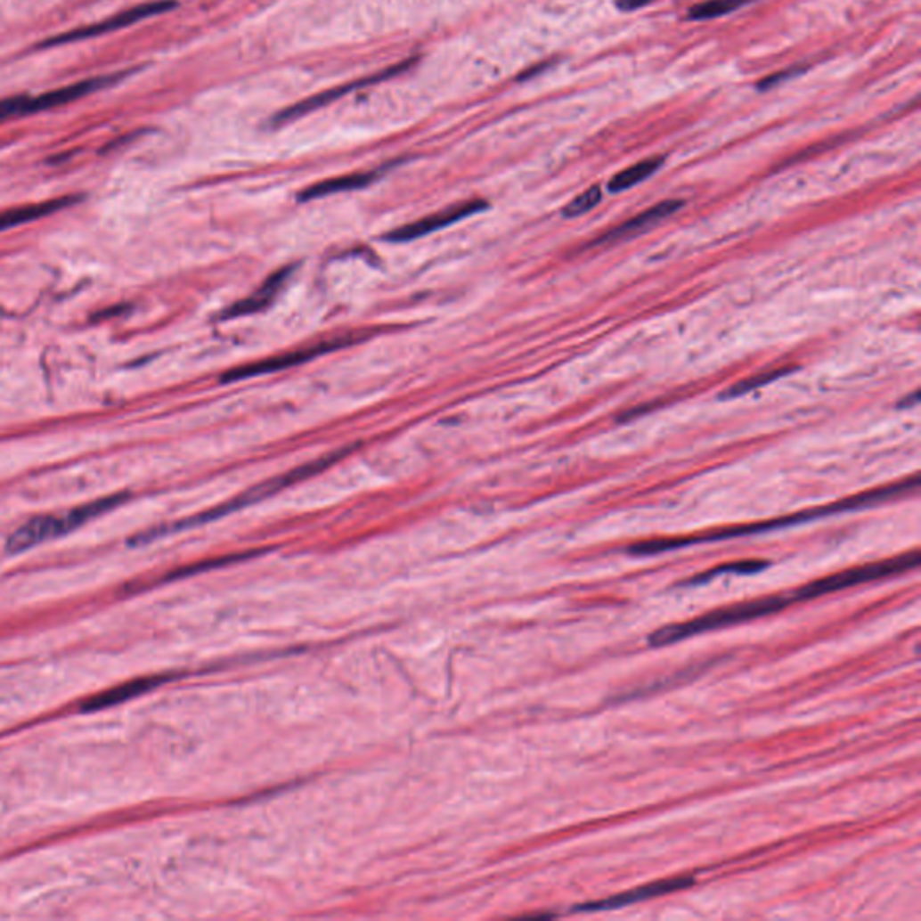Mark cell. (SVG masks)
<instances>
[{"label": "cell", "instance_id": "cell-1", "mask_svg": "<svg viewBox=\"0 0 921 921\" xmlns=\"http://www.w3.org/2000/svg\"><path fill=\"white\" fill-rule=\"evenodd\" d=\"M917 485H919L917 476H914V477H910L907 481L887 485L884 488H875V490H869L866 493H859V495L848 497V499H844L841 502H834V504H827V506L815 508V509L799 511V513H794V515H788V517H781V518H772V520L756 522V524H746V526L725 527V529L704 533V534H698V536L644 540V542L630 545L628 552H630V555H637V557H648V555H661V552L689 547V545H695V543H707V542H720V540H729V538H740V536L770 533V531H776V529H785V527H790V526H799V524H804V522H811V520H817V518H822V517L839 515V513H846V511H857V509L869 508V506H875V504H880V502H887L891 499L903 497L905 493L917 490Z\"/></svg>", "mask_w": 921, "mask_h": 921}, {"label": "cell", "instance_id": "cell-2", "mask_svg": "<svg viewBox=\"0 0 921 921\" xmlns=\"http://www.w3.org/2000/svg\"><path fill=\"white\" fill-rule=\"evenodd\" d=\"M356 446H360V443L356 444H349V446H344V448H338L331 453H326L315 460H310V463L306 465H301L297 469H292L281 476H275L272 479H266L263 481L261 485H256L252 488H249L247 492L236 495L234 499L227 501L225 504L222 506H216L209 511H204L200 515H195V517H190V518H183V520H178L175 524H166V526H159V527H151L148 531H143L139 534H135L134 538L128 540V545L132 547H141V545H146L150 542H155L162 536H167V534H173V533H180V531H186V529H193V527H200L208 522H213V520H218L222 517H227L231 513H236L247 506H252V504H257L265 499H270L273 495H278L280 492L297 485V483H303L310 477H315L319 476L321 472L328 470L330 467H333L335 463H338L340 459H344L346 455H349Z\"/></svg>", "mask_w": 921, "mask_h": 921}, {"label": "cell", "instance_id": "cell-3", "mask_svg": "<svg viewBox=\"0 0 921 921\" xmlns=\"http://www.w3.org/2000/svg\"><path fill=\"white\" fill-rule=\"evenodd\" d=\"M128 493H118L105 499H98L94 502L83 504L79 508H74L72 511L65 515H40L35 518H29L26 524H22L19 529H15L6 542V550L10 555H20V552L33 549L44 542L65 536L77 527L85 526L86 522L94 520L114 508L125 504L128 501Z\"/></svg>", "mask_w": 921, "mask_h": 921}, {"label": "cell", "instance_id": "cell-4", "mask_svg": "<svg viewBox=\"0 0 921 921\" xmlns=\"http://www.w3.org/2000/svg\"><path fill=\"white\" fill-rule=\"evenodd\" d=\"M792 601H794V598L769 596V598H760V599L740 603V605L718 608V610L704 614L697 619H691L686 623H677V624H668V626L656 630L648 637V644L652 648H663V647H668V644L695 637L704 632L725 628L730 624H740L746 621H753L758 617L776 614V612L787 608L788 605H792Z\"/></svg>", "mask_w": 921, "mask_h": 921}, {"label": "cell", "instance_id": "cell-5", "mask_svg": "<svg viewBox=\"0 0 921 921\" xmlns=\"http://www.w3.org/2000/svg\"><path fill=\"white\" fill-rule=\"evenodd\" d=\"M917 564H919V550H912V552H907V555H901L896 558L846 569L843 573L826 576L822 580H815V582L797 589L792 598H794V601H797V599H813V598H820L826 594H834V592L846 591V589H852V587H857L862 583H869V582L882 580L887 576L901 575L905 571L916 569Z\"/></svg>", "mask_w": 921, "mask_h": 921}, {"label": "cell", "instance_id": "cell-6", "mask_svg": "<svg viewBox=\"0 0 921 921\" xmlns=\"http://www.w3.org/2000/svg\"><path fill=\"white\" fill-rule=\"evenodd\" d=\"M360 340H363V335H355V333H346V335H337V337H331V338H324L321 342H315V344H310V346L289 351V353L273 355V356L252 362V363L232 367V370H229L225 375H222V382L224 384H232V382L247 380V379H252V377H261V375H272V373H278V371H285V370H290V367L312 362V360H315V358H319L322 355L333 353L337 349L349 347V346H353V344H356Z\"/></svg>", "mask_w": 921, "mask_h": 921}, {"label": "cell", "instance_id": "cell-7", "mask_svg": "<svg viewBox=\"0 0 921 921\" xmlns=\"http://www.w3.org/2000/svg\"><path fill=\"white\" fill-rule=\"evenodd\" d=\"M119 77L121 76L92 77V79H85V81L63 86L60 90L47 92V94H42V96H15V98L3 100L0 102V123L72 103L86 94H92V92H96L100 88L110 86Z\"/></svg>", "mask_w": 921, "mask_h": 921}, {"label": "cell", "instance_id": "cell-8", "mask_svg": "<svg viewBox=\"0 0 921 921\" xmlns=\"http://www.w3.org/2000/svg\"><path fill=\"white\" fill-rule=\"evenodd\" d=\"M416 60H418V58L414 56V58H411V60H405V61H402V63H396V65H393V67H387V69H384V70H380V72H377V74H373V76H367V77H362V79H355V81L344 83V85H340V86L330 88V90H326V92H321V94H317V96H312V98H308V100H305V102H299L297 105H292V107H289V109H285V110H281V112L275 114V116H273V119H272V125L280 126V125H285V123H290V121L301 119V118L308 116V114H310V112H314V110H319V109H322V107H328V105H331V103L338 102V98L347 96L349 92H355V90H360V88H363V86L377 85V83L387 81V79H391V77H395V76H400V74L407 72V70L416 63Z\"/></svg>", "mask_w": 921, "mask_h": 921}, {"label": "cell", "instance_id": "cell-9", "mask_svg": "<svg viewBox=\"0 0 921 921\" xmlns=\"http://www.w3.org/2000/svg\"><path fill=\"white\" fill-rule=\"evenodd\" d=\"M175 8H176L175 0H153V3L139 4V6L132 8V10L121 12V13H118V15H114V17H110V19L100 22V24L88 26V28H79V29L69 31L65 35L54 37L49 42H45V47H49V45H61V44H72V42H79V40H85V38H94V37H100V35H109V33L119 31L123 28H128L132 24H137L141 20L162 15L166 12H171Z\"/></svg>", "mask_w": 921, "mask_h": 921}, {"label": "cell", "instance_id": "cell-10", "mask_svg": "<svg viewBox=\"0 0 921 921\" xmlns=\"http://www.w3.org/2000/svg\"><path fill=\"white\" fill-rule=\"evenodd\" d=\"M488 208V204L485 200H467V202H460V204H455V206H450L446 209H441L437 213H432L425 218H420L416 222H411V224H405L391 232H387L384 236L386 241H396V243H403V241H412V240H418V238H423L427 234H432L436 231H441L452 224H457L460 220H465L469 216H474L481 211H485Z\"/></svg>", "mask_w": 921, "mask_h": 921}, {"label": "cell", "instance_id": "cell-11", "mask_svg": "<svg viewBox=\"0 0 921 921\" xmlns=\"http://www.w3.org/2000/svg\"><path fill=\"white\" fill-rule=\"evenodd\" d=\"M693 882H695L693 876H677V878L659 880V882H654V884H648V885H642V887L621 892L617 896H610L607 900L589 901V903L578 905V907H575V910H578V912L580 910H583V912H596V910L621 909V907H626V905H632V903H637V901L652 900V898H657V896H663V894H670V892L686 889Z\"/></svg>", "mask_w": 921, "mask_h": 921}, {"label": "cell", "instance_id": "cell-12", "mask_svg": "<svg viewBox=\"0 0 921 921\" xmlns=\"http://www.w3.org/2000/svg\"><path fill=\"white\" fill-rule=\"evenodd\" d=\"M294 270H296L294 265H289L285 268L275 270L272 275H268V278L265 280V283L254 294H250L249 297L231 305L222 314V319H225V321L238 319V317L254 315V314H259V312H265L266 308H270L273 305V301L278 299V296L281 294V290L285 289V285L289 283V280L292 278Z\"/></svg>", "mask_w": 921, "mask_h": 921}, {"label": "cell", "instance_id": "cell-13", "mask_svg": "<svg viewBox=\"0 0 921 921\" xmlns=\"http://www.w3.org/2000/svg\"><path fill=\"white\" fill-rule=\"evenodd\" d=\"M684 206L682 200H664V202H659L656 206H652L650 209L639 213L637 216L626 220L624 224L610 229L608 232H605L603 236H599L592 245H608V243H617L621 240H628L639 232H644L648 231L656 225H659L661 222H664L666 218H670L672 215H675L677 211H681Z\"/></svg>", "mask_w": 921, "mask_h": 921}, {"label": "cell", "instance_id": "cell-14", "mask_svg": "<svg viewBox=\"0 0 921 921\" xmlns=\"http://www.w3.org/2000/svg\"><path fill=\"white\" fill-rule=\"evenodd\" d=\"M382 175H384V169H375V171L349 173V175L328 178V180L317 182V183H314V186H310L305 192H301L297 199H299V202H310V200L331 197V195H337V193H347V192L363 190L367 186H371V183H375Z\"/></svg>", "mask_w": 921, "mask_h": 921}, {"label": "cell", "instance_id": "cell-15", "mask_svg": "<svg viewBox=\"0 0 921 921\" xmlns=\"http://www.w3.org/2000/svg\"><path fill=\"white\" fill-rule=\"evenodd\" d=\"M171 677H148V679H139V681H132V682H126V684H121L114 689H109L98 697H92L90 700L83 702L81 705V711H102V709H109V707H114L118 704H123V702H128L135 697H141L151 689H155L157 686L167 682Z\"/></svg>", "mask_w": 921, "mask_h": 921}, {"label": "cell", "instance_id": "cell-16", "mask_svg": "<svg viewBox=\"0 0 921 921\" xmlns=\"http://www.w3.org/2000/svg\"><path fill=\"white\" fill-rule=\"evenodd\" d=\"M77 199L74 197H63V199H56V200H49V202H40V204H31V206H24V208H17V209H10V211H4L0 213V232H4L8 229H13V227H19L22 224H29V222H35V220H40L44 216H49L56 211H61L65 208H69L70 204H76Z\"/></svg>", "mask_w": 921, "mask_h": 921}, {"label": "cell", "instance_id": "cell-17", "mask_svg": "<svg viewBox=\"0 0 921 921\" xmlns=\"http://www.w3.org/2000/svg\"><path fill=\"white\" fill-rule=\"evenodd\" d=\"M664 164V157H652V159H644L619 173H615L608 183H607V190L608 193L612 195H617V193H623L633 186H637V183L644 182L647 178H650L652 175H656L659 171V167Z\"/></svg>", "mask_w": 921, "mask_h": 921}, {"label": "cell", "instance_id": "cell-18", "mask_svg": "<svg viewBox=\"0 0 921 921\" xmlns=\"http://www.w3.org/2000/svg\"><path fill=\"white\" fill-rule=\"evenodd\" d=\"M751 3H754V0H704V3L695 4L688 10V20H713L718 17H725L736 10H742Z\"/></svg>", "mask_w": 921, "mask_h": 921}, {"label": "cell", "instance_id": "cell-19", "mask_svg": "<svg viewBox=\"0 0 921 921\" xmlns=\"http://www.w3.org/2000/svg\"><path fill=\"white\" fill-rule=\"evenodd\" d=\"M792 371H794V367L785 365V367H778V370H770V371L758 373V375H754V377H751V379H746V380L738 382L736 386L729 387L727 391H723V393L720 395V398H721V400L740 398V396H744V395H747V393H751V391H754V389H760V387H763V386H769V384L776 382L778 379H783V377L790 375Z\"/></svg>", "mask_w": 921, "mask_h": 921}, {"label": "cell", "instance_id": "cell-20", "mask_svg": "<svg viewBox=\"0 0 921 921\" xmlns=\"http://www.w3.org/2000/svg\"><path fill=\"white\" fill-rule=\"evenodd\" d=\"M767 562H762V560H744V562H732V564H727V566H721V567H716L705 575H700L698 578H693L689 582H686V585H700V583H705L720 575H756L763 569H767Z\"/></svg>", "mask_w": 921, "mask_h": 921}, {"label": "cell", "instance_id": "cell-21", "mask_svg": "<svg viewBox=\"0 0 921 921\" xmlns=\"http://www.w3.org/2000/svg\"><path fill=\"white\" fill-rule=\"evenodd\" d=\"M601 199H603V192H601V188H599V186H592V188L585 190L582 195H578L575 200H571V202L564 208L562 215H564L566 218H578V216H583V215L591 213L596 206H599Z\"/></svg>", "mask_w": 921, "mask_h": 921}, {"label": "cell", "instance_id": "cell-22", "mask_svg": "<svg viewBox=\"0 0 921 921\" xmlns=\"http://www.w3.org/2000/svg\"><path fill=\"white\" fill-rule=\"evenodd\" d=\"M803 72H806V67L804 65H797V67H790V69H785L781 72H776L765 79H762L758 83V90H770V88H776L778 85H781L783 81H788L795 76H801Z\"/></svg>", "mask_w": 921, "mask_h": 921}, {"label": "cell", "instance_id": "cell-23", "mask_svg": "<svg viewBox=\"0 0 921 921\" xmlns=\"http://www.w3.org/2000/svg\"><path fill=\"white\" fill-rule=\"evenodd\" d=\"M654 3L656 0H615V8L623 13H630V12H637L640 8H647Z\"/></svg>", "mask_w": 921, "mask_h": 921}, {"label": "cell", "instance_id": "cell-24", "mask_svg": "<svg viewBox=\"0 0 921 921\" xmlns=\"http://www.w3.org/2000/svg\"><path fill=\"white\" fill-rule=\"evenodd\" d=\"M917 402H919V391H914L912 395H909V396H905L903 400H900V402H898V409H900V411L912 409V407H916V405H917Z\"/></svg>", "mask_w": 921, "mask_h": 921}]
</instances>
